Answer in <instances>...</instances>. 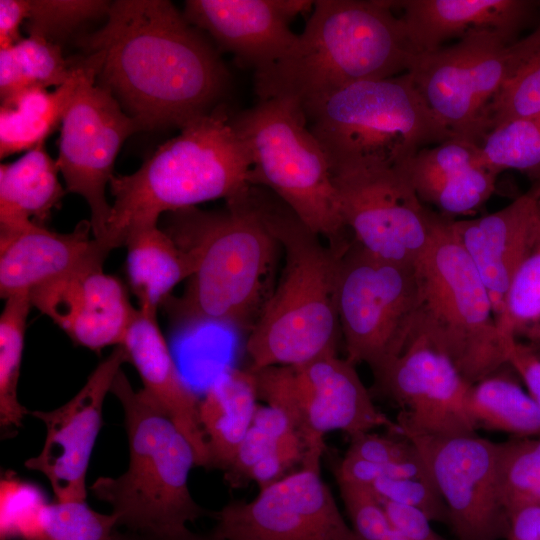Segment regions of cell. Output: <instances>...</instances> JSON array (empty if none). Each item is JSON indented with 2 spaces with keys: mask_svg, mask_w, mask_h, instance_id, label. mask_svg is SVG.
<instances>
[{
  "mask_svg": "<svg viewBox=\"0 0 540 540\" xmlns=\"http://www.w3.org/2000/svg\"><path fill=\"white\" fill-rule=\"evenodd\" d=\"M302 109L331 171L361 165L400 168L421 149L454 137L407 72L352 84Z\"/></svg>",
  "mask_w": 540,
  "mask_h": 540,
  "instance_id": "obj_7",
  "label": "cell"
},
{
  "mask_svg": "<svg viewBox=\"0 0 540 540\" xmlns=\"http://www.w3.org/2000/svg\"><path fill=\"white\" fill-rule=\"evenodd\" d=\"M321 458L306 455L299 469L254 499L211 512V533L222 540H359L322 480Z\"/></svg>",
  "mask_w": 540,
  "mask_h": 540,
  "instance_id": "obj_15",
  "label": "cell"
},
{
  "mask_svg": "<svg viewBox=\"0 0 540 540\" xmlns=\"http://www.w3.org/2000/svg\"><path fill=\"white\" fill-rule=\"evenodd\" d=\"M87 59L84 76L60 126L56 162L66 191L87 202L93 237L101 240L111 213L105 190L114 175L117 154L130 135L143 130L96 83L101 55L90 53Z\"/></svg>",
  "mask_w": 540,
  "mask_h": 540,
  "instance_id": "obj_14",
  "label": "cell"
},
{
  "mask_svg": "<svg viewBox=\"0 0 540 540\" xmlns=\"http://www.w3.org/2000/svg\"><path fill=\"white\" fill-rule=\"evenodd\" d=\"M117 518L86 501L53 502L44 508L30 540H114Z\"/></svg>",
  "mask_w": 540,
  "mask_h": 540,
  "instance_id": "obj_35",
  "label": "cell"
},
{
  "mask_svg": "<svg viewBox=\"0 0 540 540\" xmlns=\"http://www.w3.org/2000/svg\"><path fill=\"white\" fill-rule=\"evenodd\" d=\"M409 439L422 457L459 540L507 538L499 484V443L477 433Z\"/></svg>",
  "mask_w": 540,
  "mask_h": 540,
  "instance_id": "obj_16",
  "label": "cell"
},
{
  "mask_svg": "<svg viewBox=\"0 0 540 540\" xmlns=\"http://www.w3.org/2000/svg\"><path fill=\"white\" fill-rule=\"evenodd\" d=\"M247 147L251 184L281 199L314 233L339 248L348 240L328 159L302 106L290 99L258 101L232 115Z\"/></svg>",
  "mask_w": 540,
  "mask_h": 540,
  "instance_id": "obj_9",
  "label": "cell"
},
{
  "mask_svg": "<svg viewBox=\"0 0 540 540\" xmlns=\"http://www.w3.org/2000/svg\"><path fill=\"white\" fill-rule=\"evenodd\" d=\"M451 221L440 217L416 262L419 293L413 335L424 336L473 385L508 365L514 340L498 327L488 291Z\"/></svg>",
  "mask_w": 540,
  "mask_h": 540,
  "instance_id": "obj_8",
  "label": "cell"
},
{
  "mask_svg": "<svg viewBox=\"0 0 540 540\" xmlns=\"http://www.w3.org/2000/svg\"><path fill=\"white\" fill-rule=\"evenodd\" d=\"M340 213L354 240L377 257L414 264L441 215L430 211L398 168L361 165L331 172Z\"/></svg>",
  "mask_w": 540,
  "mask_h": 540,
  "instance_id": "obj_13",
  "label": "cell"
},
{
  "mask_svg": "<svg viewBox=\"0 0 540 540\" xmlns=\"http://www.w3.org/2000/svg\"><path fill=\"white\" fill-rule=\"evenodd\" d=\"M395 1L317 0L290 50L254 73L258 101L301 106L352 84L407 72L414 57Z\"/></svg>",
  "mask_w": 540,
  "mask_h": 540,
  "instance_id": "obj_3",
  "label": "cell"
},
{
  "mask_svg": "<svg viewBox=\"0 0 540 540\" xmlns=\"http://www.w3.org/2000/svg\"><path fill=\"white\" fill-rule=\"evenodd\" d=\"M534 184H537L540 187V180L534 182Z\"/></svg>",
  "mask_w": 540,
  "mask_h": 540,
  "instance_id": "obj_52",
  "label": "cell"
},
{
  "mask_svg": "<svg viewBox=\"0 0 540 540\" xmlns=\"http://www.w3.org/2000/svg\"><path fill=\"white\" fill-rule=\"evenodd\" d=\"M373 377L376 394L399 408L396 423L402 436L477 433L467 405L471 384L424 336L413 335Z\"/></svg>",
  "mask_w": 540,
  "mask_h": 540,
  "instance_id": "obj_17",
  "label": "cell"
},
{
  "mask_svg": "<svg viewBox=\"0 0 540 540\" xmlns=\"http://www.w3.org/2000/svg\"><path fill=\"white\" fill-rule=\"evenodd\" d=\"M346 454L379 464H391L420 457L416 446L406 437L389 433L381 435L372 431L350 437Z\"/></svg>",
  "mask_w": 540,
  "mask_h": 540,
  "instance_id": "obj_43",
  "label": "cell"
},
{
  "mask_svg": "<svg viewBox=\"0 0 540 540\" xmlns=\"http://www.w3.org/2000/svg\"><path fill=\"white\" fill-rule=\"evenodd\" d=\"M126 270L140 310L157 312L172 290L193 274L196 261L158 224L131 230L124 241Z\"/></svg>",
  "mask_w": 540,
  "mask_h": 540,
  "instance_id": "obj_27",
  "label": "cell"
},
{
  "mask_svg": "<svg viewBox=\"0 0 540 540\" xmlns=\"http://www.w3.org/2000/svg\"><path fill=\"white\" fill-rule=\"evenodd\" d=\"M530 190L534 205L525 249L497 324L507 339L535 347L540 345V187Z\"/></svg>",
  "mask_w": 540,
  "mask_h": 540,
  "instance_id": "obj_30",
  "label": "cell"
},
{
  "mask_svg": "<svg viewBox=\"0 0 540 540\" xmlns=\"http://www.w3.org/2000/svg\"><path fill=\"white\" fill-rule=\"evenodd\" d=\"M308 0H188L186 20L207 33L218 50L254 73L278 62L296 42L291 21L311 13Z\"/></svg>",
  "mask_w": 540,
  "mask_h": 540,
  "instance_id": "obj_19",
  "label": "cell"
},
{
  "mask_svg": "<svg viewBox=\"0 0 540 540\" xmlns=\"http://www.w3.org/2000/svg\"><path fill=\"white\" fill-rule=\"evenodd\" d=\"M539 113L540 52L505 83L494 99L489 111L490 131L501 123Z\"/></svg>",
  "mask_w": 540,
  "mask_h": 540,
  "instance_id": "obj_39",
  "label": "cell"
},
{
  "mask_svg": "<svg viewBox=\"0 0 540 540\" xmlns=\"http://www.w3.org/2000/svg\"><path fill=\"white\" fill-rule=\"evenodd\" d=\"M251 169L250 153L222 103L181 128L132 174L112 176L114 202L99 241L111 252L124 246L131 230L158 224L163 213L227 201L252 185Z\"/></svg>",
  "mask_w": 540,
  "mask_h": 540,
  "instance_id": "obj_5",
  "label": "cell"
},
{
  "mask_svg": "<svg viewBox=\"0 0 540 540\" xmlns=\"http://www.w3.org/2000/svg\"><path fill=\"white\" fill-rule=\"evenodd\" d=\"M110 392L124 412L129 465L118 477L97 478L89 489L111 506L118 528L163 532L211 516L189 489L197 461L187 438L143 389L132 387L122 370Z\"/></svg>",
  "mask_w": 540,
  "mask_h": 540,
  "instance_id": "obj_6",
  "label": "cell"
},
{
  "mask_svg": "<svg viewBox=\"0 0 540 540\" xmlns=\"http://www.w3.org/2000/svg\"><path fill=\"white\" fill-rule=\"evenodd\" d=\"M467 405L476 429L512 437H540V407L510 375L500 370L471 385Z\"/></svg>",
  "mask_w": 540,
  "mask_h": 540,
  "instance_id": "obj_31",
  "label": "cell"
},
{
  "mask_svg": "<svg viewBox=\"0 0 540 540\" xmlns=\"http://www.w3.org/2000/svg\"><path fill=\"white\" fill-rule=\"evenodd\" d=\"M506 540H540V505L523 506L509 514Z\"/></svg>",
  "mask_w": 540,
  "mask_h": 540,
  "instance_id": "obj_48",
  "label": "cell"
},
{
  "mask_svg": "<svg viewBox=\"0 0 540 540\" xmlns=\"http://www.w3.org/2000/svg\"><path fill=\"white\" fill-rule=\"evenodd\" d=\"M32 304L29 295L5 299L0 315V425L2 431L21 427L29 411L18 399V383L27 318Z\"/></svg>",
  "mask_w": 540,
  "mask_h": 540,
  "instance_id": "obj_32",
  "label": "cell"
},
{
  "mask_svg": "<svg viewBox=\"0 0 540 540\" xmlns=\"http://www.w3.org/2000/svg\"><path fill=\"white\" fill-rule=\"evenodd\" d=\"M279 440L252 424L231 462L223 471L227 485L231 488H240L248 484V476L252 468L273 450Z\"/></svg>",
  "mask_w": 540,
  "mask_h": 540,
  "instance_id": "obj_44",
  "label": "cell"
},
{
  "mask_svg": "<svg viewBox=\"0 0 540 540\" xmlns=\"http://www.w3.org/2000/svg\"><path fill=\"white\" fill-rule=\"evenodd\" d=\"M416 263L372 255L352 237L340 249L336 304L346 359L380 372L413 335L418 302Z\"/></svg>",
  "mask_w": 540,
  "mask_h": 540,
  "instance_id": "obj_11",
  "label": "cell"
},
{
  "mask_svg": "<svg viewBox=\"0 0 540 540\" xmlns=\"http://www.w3.org/2000/svg\"><path fill=\"white\" fill-rule=\"evenodd\" d=\"M114 540H222L210 534H201L191 531L187 526L163 532H136L118 528L114 533Z\"/></svg>",
  "mask_w": 540,
  "mask_h": 540,
  "instance_id": "obj_49",
  "label": "cell"
},
{
  "mask_svg": "<svg viewBox=\"0 0 540 540\" xmlns=\"http://www.w3.org/2000/svg\"><path fill=\"white\" fill-rule=\"evenodd\" d=\"M110 5L103 0H29L24 27L29 36L60 45L88 22L107 16Z\"/></svg>",
  "mask_w": 540,
  "mask_h": 540,
  "instance_id": "obj_36",
  "label": "cell"
},
{
  "mask_svg": "<svg viewBox=\"0 0 540 540\" xmlns=\"http://www.w3.org/2000/svg\"><path fill=\"white\" fill-rule=\"evenodd\" d=\"M375 494L385 500L413 507L432 522L448 524V510L431 477L377 479L370 485Z\"/></svg>",
  "mask_w": 540,
  "mask_h": 540,
  "instance_id": "obj_40",
  "label": "cell"
},
{
  "mask_svg": "<svg viewBox=\"0 0 540 540\" xmlns=\"http://www.w3.org/2000/svg\"><path fill=\"white\" fill-rule=\"evenodd\" d=\"M29 297L76 345L96 352L121 346L137 312L123 284L104 273L103 265L42 285Z\"/></svg>",
  "mask_w": 540,
  "mask_h": 540,
  "instance_id": "obj_20",
  "label": "cell"
},
{
  "mask_svg": "<svg viewBox=\"0 0 540 540\" xmlns=\"http://www.w3.org/2000/svg\"><path fill=\"white\" fill-rule=\"evenodd\" d=\"M534 195L531 190L494 213L451 221L490 296L498 322L525 249Z\"/></svg>",
  "mask_w": 540,
  "mask_h": 540,
  "instance_id": "obj_25",
  "label": "cell"
},
{
  "mask_svg": "<svg viewBox=\"0 0 540 540\" xmlns=\"http://www.w3.org/2000/svg\"><path fill=\"white\" fill-rule=\"evenodd\" d=\"M47 504L37 486L5 472L0 481V540H30Z\"/></svg>",
  "mask_w": 540,
  "mask_h": 540,
  "instance_id": "obj_37",
  "label": "cell"
},
{
  "mask_svg": "<svg viewBox=\"0 0 540 540\" xmlns=\"http://www.w3.org/2000/svg\"><path fill=\"white\" fill-rule=\"evenodd\" d=\"M499 484L508 514L540 505V437H512L499 442Z\"/></svg>",
  "mask_w": 540,
  "mask_h": 540,
  "instance_id": "obj_34",
  "label": "cell"
},
{
  "mask_svg": "<svg viewBox=\"0 0 540 540\" xmlns=\"http://www.w3.org/2000/svg\"><path fill=\"white\" fill-rule=\"evenodd\" d=\"M56 160L44 143L16 161L0 165V230L49 218L67 192L59 182Z\"/></svg>",
  "mask_w": 540,
  "mask_h": 540,
  "instance_id": "obj_28",
  "label": "cell"
},
{
  "mask_svg": "<svg viewBox=\"0 0 540 540\" xmlns=\"http://www.w3.org/2000/svg\"><path fill=\"white\" fill-rule=\"evenodd\" d=\"M257 399L256 378L250 369H226L210 384L199 403L209 469L223 472L227 468L252 425Z\"/></svg>",
  "mask_w": 540,
  "mask_h": 540,
  "instance_id": "obj_26",
  "label": "cell"
},
{
  "mask_svg": "<svg viewBox=\"0 0 540 540\" xmlns=\"http://www.w3.org/2000/svg\"><path fill=\"white\" fill-rule=\"evenodd\" d=\"M126 362V351L116 346L68 402L51 411L31 412L44 423L46 437L40 453L24 464L46 476L57 502L86 501V474L102 426L104 400Z\"/></svg>",
  "mask_w": 540,
  "mask_h": 540,
  "instance_id": "obj_18",
  "label": "cell"
},
{
  "mask_svg": "<svg viewBox=\"0 0 540 540\" xmlns=\"http://www.w3.org/2000/svg\"><path fill=\"white\" fill-rule=\"evenodd\" d=\"M143 390L162 408L194 449L197 467L210 457L199 418L200 400L182 379L157 321V312L137 309L121 345Z\"/></svg>",
  "mask_w": 540,
  "mask_h": 540,
  "instance_id": "obj_24",
  "label": "cell"
},
{
  "mask_svg": "<svg viewBox=\"0 0 540 540\" xmlns=\"http://www.w3.org/2000/svg\"><path fill=\"white\" fill-rule=\"evenodd\" d=\"M355 366L329 354L300 365L252 372L258 398L288 417L307 453H323L324 437L332 431L352 437L384 427L401 435L396 421L377 409Z\"/></svg>",
  "mask_w": 540,
  "mask_h": 540,
  "instance_id": "obj_12",
  "label": "cell"
},
{
  "mask_svg": "<svg viewBox=\"0 0 540 540\" xmlns=\"http://www.w3.org/2000/svg\"><path fill=\"white\" fill-rule=\"evenodd\" d=\"M249 196L285 253L277 286L246 341L249 369L295 366L337 354L341 332L336 280L342 247L325 246L318 234L266 188L252 185Z\"/></svg>",
  "mask_w": 540,
  "mask_h": 540,
  "instance_id": "obj_4",
  "label": "cell"
},
{
  "mask_svg": "<svg viewBox=\"0 0 540 540\" xmlns=\"http://www.w3.org/2000/svg\"><path fill=\"white\" fill-rule=\"evenodd\" d=\"M90 221L68 233L34 221L0 230V295H30L36 288L77 270L103 265L110 251L90 237Z\"/></svg>",
  "mask_w": 540,
  "mask_h": 540,
  "instance_id": "obj_21",
  "label": "cell"
},
{
  "mask_svg": "<svg viewBox=\"0 0 540 540\" xmlns=\"http://www.w3.org/2000/svg\"><path fill=\"white\" fill-rule=\"evenodd\" d=\"M480 148L485 161L498 173L515 169L533 182L540 180V113L495 126Z\"/></svg>",
  "mask_w": 540,
  "mask_h": 540,
  "instance_id": "obj_33",
  "label": "cell"
},
{
  "mask_svg": "<svg viewBox=\"0 0 540 540\" xmlns=\"http://www.w3.org/2000/svg\"><path fill=\"white\" fill-rule=\"evenodd\" d=\"M395 5L403 11L400 18L415 54L484 30L516 42L539 14V1L533 0H405Z\"/></svg>",
  "mask_w": 540,
  "mask_h": 540,
  "instance_id": "obj_23",
  "label": "cell"
},
{
  "mask_svg": "<svg viewBox=\"0 0 540 540\" xmlns=\"http://www.w3.org/2000/svg\"><path fill=\"white\" fill-rule=\"evenodd\" d=\"M378 498L393 528L408 540H445L436 533L431 521L420 510Z\"/></svg>",
  "mask_w": 540,
  "mask_h": 540,
  "instance_id": "obj_45",
  "label": "cell"
},
{
  "mask_svg": "<svg viewBox=\"0 0 540 540\" xmlns=\"http://www.w3.org/2000/svg\"><path fill=\"white\" fill-rule=\"evenodd\" d=\"M249 187L220 212L190 207L169 213L164 230L196 261L183 294L165 302L175 324L251 330L256 322L273 290L282 247L253 205Z\"/></svg>",
  "mask_w": 540,
  "mask_h": 540,
  "instance_id": "obj_2",
  "label": "cell"
},
{
  "mask_svg": "<svg viewBox=\"0 0 540 540\" xmlns=\"http://www.w3.org/2000/svg\"><path fill=\"white\" fill-rule=\"evenodd\" d=\"M28 89L59 87L73 75L76 59H66L61 46L39 36H28L12 46Z\"/></svg>",
  "mask_w": 540,
  "mask_h": 540,
  "instance_id": "obj_38",
  "label": "cell"
},
{
  "mask_svg": "<svg viewBox=\"0 0 540 540\" xmlns=\"http://www.w3.org/2000/svg\"><path fill=\"white\" fill-rule=\"evenodd\" d=\"M539 17H540V1H539ZM537 27L540 28V21H539V25Z\"/></svg>",
  "mask_w": 540,
  "mask_h": 540,
  "instance_id": "obj_51",
  "label": "cell"
},
{
  "mask_svg": "<svg viewBox=\"0 0 540 540\" xmlns=\"http://www.w3.org/2000/svg\"><path fill=\"white\" fill-rule=\"evenodd\" d=\"M507 364L520 375L528 394L540 407V355L535 347L514 340L510 346Z\"/></svg>",
  "mask_w": 540,
  "mask_h": 540,
  "instance_id": "obj_46",
  "label": "cell"
},
{
  "mask_svg": "<svg viewBox=\"0 0 540 540\" xmlns=\"http://www.w3.org/2000/svg\"><path fill=\"white\" fill-rule=\"evenodd\" d=\"M538 52V27L516 42L495 31H477L453 45L414 55L407 73L454 137L480 145L490 131L494 99Z\"/></svg>",
  "mask_w": 540,
  "mask_h": 540,
  "instance_id": "obj_10",
  "label": "cell"
},
{
  "mask_svg": "<svg viewBox=\"0 0 540 540\" xmlns=\"http://www.w3.org/2000/svg\"><path fill=\"white\" fill-rule=\"evenodd\" d=\"M335 476L337 482L370 486L383 477L412 478L430 475L421 456L404 462L379 464L345 454L335 470Z\"/></svg>",
  "mask_w": 540,
  "mask_h": 540,
  "instance_id": "obj_42",
  "label": "cell"
},
{
  "mask_svg": "<svg viewBox=\"0 0 540 540\" xmlns=\"http://www.w3.org/2000/svg\"><path fill=\"white\" fill-rule=\"evenodd\" d=\"M351 527L359 540H385L393 526L370 486L337 482Z\"/></svg>",
  "mask_w": 540,
  "mask_h": 540,
  "instance_id": "obj_41",
  "label": "cell"
},
{
  "mask_svg": "<svg viewBox=\"0 0 540 540\" xmlns=\"http://www.w3.org/2000/svg\"><path fill=\"white\" fill-rule=\"evenodd\" d=\"M29 15V0H0V49L16 45L24 37L20 27Z\"/></svg>",
  "mask_w": 540,
  "mask_h": 540,
  "instance_id": "obj_47",
  "label": "cell"
},
{
  "mask_svg": "<svg viewBox=\"0 0 540 540\" xmlns=\"http://www.w3.org/2000/svg\"><path fill=\"white\" fill-rule=\"evenodd\" d=\"M79 44L101 55L96 83L143 131L181 129L229 91L217 47L167 0L113 1L105 24Z\"/></svg>",
  "mask_w": 540,
  "mask_h": 540,
  "instance_id": "obj_1",
  "label": "cell"
},
{
  "mask_svg": "<svg viewBox=\"0 0 540 540\" xmlns=\"http://www.w3.org/2000/svg\"><path fill=\"white\" fill-rule=\"evenodd\" d=\"M87 56L76 59L71 78L52 92L32 88L0 107V158L29 151L59 126L87 67Z\"/></svg>",
  "mask_w": 540,
  "mask_h": 540,
  "instance_id": "obj_29",
  "label": "cell"
},
{
  "mask_svg": "<svg viewBox=\"0 0 540 540\" xmlns=\"http://www.w3.org/2000/svg\"><path fill=\"white\" fill-rule=\"evenodd\" d=\"M385 540H408L405 536H403L400 532H398L395 528L391 530L389 535L385 538Z\"/></svg>",
  "mask_w": 540,
  "mask_h": 540,
  "instance_id": "obj_50",
  "label": "cell"
},
{
  "mask_svg": "<svg viewBox=\"0 0 540 540\" xmlns=\"http://www.w3.org/2000/svg\"><path fill=\"white\" fill-rule=\"evenodd\" d=\"M398 169L422 202L452 216L479 209L493 194L499 174L479 144L457 137L421 149Z\"/></svg>",
  "mask_w": 540,
  "mask_h": 540,
  "instance_id": "obj_22",
  "label": "cell"
}]
</instances>
